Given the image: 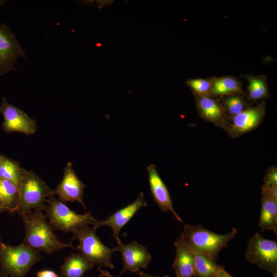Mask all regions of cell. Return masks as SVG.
I'll list each match as a JSON object with an SVG mask.
<instances>
[{"label":"cell","instance_id":"7402d4cb","mask_svg":"<svg viewBox=\"0 0 277 277\" xmlns=\"http://www.w3.org/2000/svg\"><path fill=\"white\" fill-rule=\"evenodd\" d=\"M22 171V168L18 163L0 155V178L12 182L18 190L21 182Z\"/></svg>","mask_w":277,"mask_h":277},{"label":"cell","instance_id":"30bf717a","mask_svg":"<svg viewBox=\"0 0 277 277\" xmlns=\"http://www.w3.org/2000/svg\"><path fill=\"white\" fill-rule=\"evenodd\" d=\"M114 250L121 253L123 259V267L119 276L128 271L136 273L140 268H146L151 259L146 247L136 241L128 244L121 242Z\"/></svg>","mask_w":277,"mask_h":277},{"label":"cell","instance_id":"4316f807","mask_svg":"<svg viewBox=\"0 0 277 277\" xmlns=\"http://www.w3.org/2000/svg\"><path fill=\"white\" fill-rule=\"evenodd\" d=\"M37 277H61L52 270H44L38 271Z\"/></svg>","mask_w":277,"mask_h":277},{"label":"cell","instance_id":"277c9868","mask_svg":"<svg viewBox=\"0 0 277 277\" xmlns=\"http://www.w3.org/2000/svg\"><path fill=\"white\" fill-rule=\"evenodd\" d=\"M52 195L53 190L43 180L33 172L22 168L17 211L20 215L32 211H43L47 197Z\"/></svg>","mask_w":277,"mask_h":277},{"label":"cell","instance_id":"52a82bcc","mask_svg":"<svg viewBox=\"0 0 277 277\" xmlns=\"http://www.w3.org/2000/svg\"><path fill=\"white\" fill-rule=\"evenodd\" d=\"M245 254L250 263L273 274L277 273L276 241L266 239L256 233L250 239Z\"/></svg>","mask_w":277,"mask_h":277},{"label":"cell","instance_id":"7a4b0ae2","mask_svg":"<svg viewBox=\"0 0 277 277\" xmlns=\"http://www.w3.org/2000/svg\"><path fill=\"white\" fill-rule=\"evenodd\" d=\"M237 232V229L233 228L229 233L220 234L201 225L185 224L179 240L194 250L215 260L221 250L227 246Z\"/></svg>","mask_w":277,"mask_h":277},{"label":"cell","instance_id":"ac0fdd59","mask_svg":"<svg viewBox=\"0 0 277 277\" xmlns=\"http://www.w3.org/2000/svg\"><path fill=\"white\" fill-rule=\"evenodd\" d=\"M19 190L10 181L0 178V211H17Z\"/></svg>","mask_w":277,"mask_h":277},{"label":"cell","instance_id":"4fadbf2b","mask_svg":"<svg viewBox=\"0 0 277 277\" xmlns=\"http://www.w3.org/2000/svg\"><path fill=\"white\" fill-rule=\"evenodd\" d=\"M147 170L151 194L160 209L163 212L170 211L177 221L183 223L174 209L169 192L160 176L156 166L151 164L147 167Z\"/></svg>","mask_w":277,"mask_h":277},{"label":"cell","instance_id":"8fae6325","mask_svg":"<svg viewBox=\"0 0 277 277\" xmlns=\"http://www.w3.org/2000/svg\"><path fill=\"white\" fill-rule=\"evenodd\" d=\"M85 185L75 173L71 163H67L64 171L63 179L55 190L53 194H57L62 202H77L85 208L83 202Z\"/></svg>","mask_w":277,"mask_h":277},{"label":"cell","instance_id":"1f68e13d","mask_svg":"<svg viewBox=\"0 0 277 277\" xmlns=\"http://www.w3.org/2000/svg\"><path fill=\"white\" fill-rule=\"evenodd\" d=\"M273 277H277V273L273 274Z\"/></svg>","mask_w":277,"mask_h":277},{"label":"cell","instance_id":"44dd1931","mask_svg":"<svg viewBox=\"0 0 277 277\" xmlns=\"http://www.w3.org/2000/svg\"><path fill=\"white\" fill-rule=\"evenodd\" d=\"M197 104L201 114L206 119L213 122H217L223 118V109L213 98L207 95L199 96Z\"/></svg>","mask_w":277,"mask_h":277},{"label":"cell","instance_id":"9a60e30c","mask_svg":"<svg viewBox=\"0 0 277 277\" xmlns=\"http://www.w3.org/2000/svg\"><path fill=\"white\" fill-rule=\"evenodd\" d=\"M265 114L264 103L244 110L234 116L231 127L238 133L245 132L256 126L262 120Z\"/></svg>","mask_w":277,"mask_h":277},{"label":"cell","instance_id":"d6986e66","mask_svg":"<svg viewBox=\"0 0 277 277\" xmlns=\"http://www.w3.org/2000/svg\"><path fill=\"white\" fill-rule=\"evenodd\" d=\"M191 249L194 254V276L217 277L223 267L209 256Z\"/></svg>","mask_w":277,"mask_h":277},{"label":"cell","instance_id":"83f0119b","mask_svg":"<svg viewBox=\"0 0 277 277\" xmlns=\"http://www.w3.org/2000/svg\"><path fill=\"white\" fill-rule=\"evenodd\" d=\"M98 270L100 272V276L101 277H115L111 274L109 271L107 270H103L100 267H98Z\"/></svg>","mask_w":277,"mask_h":277},{"label":"cell","instance_id":"4dcf8cb0","mask_svg":"<svg viewBox=\"0 0 277 277\" xmlns=\"http://www.w3.org/2000/svg\"><path fill=\"white\" fill-rule=\"evenodd\" d=\"M5 2V1H0V6L3 5Z\"/></svg>","mask_w":277,"mask_h":277},{"label":"cell","instance_id":"603a6c76","mask_svg":"<svg viewBox=\"0 0 277 277\" xmlns=\"http://www.w3.org/2000/svg\"><path fill=\"white\" fill-rule=\"evenodd\" d=\"M247 87L249 97L256 100L266 97L268 94L266 80L263 76H248Z\"/></svg>","mask_w":277,"mask_h":277},{"label":"cell","instance_id":"cb8c5ba5","mask_svg":"<svg viewBox=\"0 0 277 277\" xmlns=\"http://www.w3.org/2000/svg\"><path fill=\"white\" fill-rule=\"evenodd\" d=\"M212 80L192 78L188 80L186 84L199 96L207 95L210 93Z\"/></svg>","mask_w":277,"mask_h":277},{"label":"cell","instance_id":"8992f818","mask_svg":"<svg viewBox=\"0 0 277 277\" xmlns=\"http://www.w3.org/2000/svg\"><path fill=\"white\" fill-rule=\"evenodd\" d=\"M96 229L94 227L86 225L73 233V238L79 241L77 249L94 265L113 269L111 257L115 251L114 248H110L103 244L96 235Z\"/></svg>","mask_w":277,"mask_h":277},{"label":"cell","instance_id":"5bb4252c","mask_svg":"<svg viewBox=\"0 0 277 277\" xmlns=\"http://www.w3.org/2000/svg\"><path fill=\"white\" fill-rule=\"evenodd\" d=\"M174 246L176 254L172 266L176 277H193L194 254L191 248L179 239Z\"/></svg>","mask_w":277,"mask_h":277},{"label":"cell","instance_id":"5b68a950","mask_svg":"<svg viewBox=\"0 0 277 277\" xmlns=\"http://www.w3.org/2000/svg\"><path fill=\"white\" fill-rule=\"evenodd\" d=\"M44 210L53 229L63 232L74 233L80 228L89 224L94 225L97 221L89 212L77 213L53 195L47 199Z\"/></svg>","mask_w":277,"mask_h":277},{"label":"cell","instance_id":"f1b7e54d","mask_svg":"<svg viewBox=\"0 0 277 277\" xmlns=\"http://www.w3.org/2000/svg\"><path fill=\"white\" fill-rule=\"evenodd\" d=\"M217 277H233L230 274L224 270V268L221 269L217 274Z\"/></svg>","mask_w":277,"mask_h":277},{"label":"cell","instance_id":"6da1fadb","mask_svg":"<svg viewBox=\"0 0 277 277\" xmlns=\"http://www.w3.org/2000/svg\"><path fill=\"white\" fill-rule=\"evenodd\" d=\"M21 216L25 229L24 244L49 254L66 248H73L71 243H65L57 239L43 211H30Z\"/></svg>","mask_w":277,"mask_h":277},{"label":"cell","instance_id":"ffe728a7","mask_svg":"<svg viewBox=\"0 0 277 277\" xmlns=\"http://www.w3.org/2000/svg\"><path fill=\"white\" fill-rule=\"evenodd\" d=\"M242 92L240 82L233 76H222L212 80L210 93L214 95H233Z\"/></svg>","mask_w":277,"mask_h":277},{"label":"cell","instance_id":"d4e9b609","mask_svg":"<svg viewBox=\"0 0 277 277\" xmlns=\"http://www.w3.org/2000/svg\"><path fill=\"white\" fill-rule=\"evenodd\" d=\"M224 104L228 113L233 116L245 110V102L240 96L236 94L230 95L225 100Z\"/></svg>","mask_w":277,"mask_h":277},{"label":"cell","instance_id":"7c38bea8","mask_svg":"<svg viewBox=\"0 0 277 277\" xmlns=\"http://www.w3.org/2000/svg\"><path fill=\"white\" fill-rule=\"evenodd\" d=\"M147 206L144 200L143 192H141L136 200L127 206L121 209L111 215L106 220L97 221L94 224V227L97 229L101 226L110 227L113 231V236L116 240L117 244L121 242L119 238L121 229L129 221L136 212L141 208Z\"/></svg>","mask_w":277,"mask_h":277},{"label":"cell","instance_id":"3957f363","mask_svg":"<svg viewBox=\"0 0 277 277\" xmlns=\"http://www.w3.org/2000/svg\"><path fill=\"white\" fill-rule=\"evenodd\" d=\"M41 259L39 251L23 243L12 246L0 241L1 277H25Z\"/></svg>","mask_w":277,"mask_h":277},{"label":"cell","instance_id":"f546056e","mask_svg":"<svg viewBox=\"0 0 277 277\" xmlns=\"http://www.w3.org/2000/svg\"><path fill=\"white\" fill-rule=\"evenodd\" d=\"M136 273L137 274L138 277H156V276L151 275L148 273H145L144 272L141 271L140 270L136 272ZM160 277H169V276L168 275H165L163 276H160Z\"/></svg>","mask_w":277,"mask_h":277},{"label":"cell","instance_id":"484cf974","mask_svg":"<svg viewBox=\"0 0 277 277\" xmlns=\"http://www.w3.org/2000/svg\"><path fill=\"white\" fill-rule=\"evenodd\" d=\"M265 184L268 185H277V172L274 169L270 171L265 179Z\"/></svg>","mask_w":277,"mask_h":277},{"label":"cell","instance_id":"e0dca14e","mask_svg":"<svg viewBox=\"0 0 277 277\" xmlns=\"http://www.w3.org/2000/svg\"><path fill=\"white\" fill-rule=\"evenodd\" d=\"M258 226L263 231L272 230L277 233V202L263 192Z\"/></svg>","mask_w":277,"mask_h":277},{"label":"cell","instance_id":"9c48e42d","mask_svg":"<svg viewBox=\"0 0 277 277\" xmlns=\"http://www.w3.org/2000/svg\"><path fill=\"white\" fill-rule=\"evenodd\" d=\"M0 111L4 116L3 128L6 132H20L26 134L35 132V121L19 108L8 103L5 98L0 105Z\"/></svg>","mask_w":277,"mask_h":277},{"label":"cell","instance_id":"2e32d148","mask_svg":"<svg viewBox=\"0 0 277 277\" xmlns=\"http://www.w3.org/2000/svg\"><path fill=\"white\" fill-rule=\"evenodd\" d=\"M94 266L82 254L73 253L65 258L60 269L63 277H83Z\"/></svg>","mask_w":277,"mask_h":277},{"label":"cell","instance_id":"ba28073f","mask_svg":"<svg viewBox=\"0 0 277 277\" xmlns=\"http://www.w3.org/2000/svg\"><path fill=\"white\" fill-rule=\"evenodd\" d=\"M24 56L16 35L8 26L0 23V76L14 70L16 59Z\"/></svg>","mask_w":277,"mask_h":277}]
</instances>
